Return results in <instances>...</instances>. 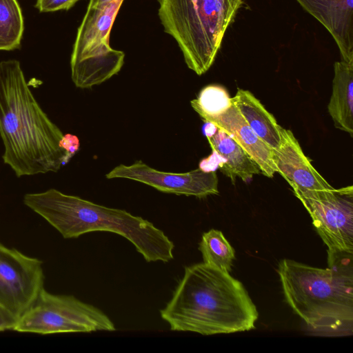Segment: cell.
<instances>
[{"label": "cell", "instance_id": "obj_9", "mask_svg": "<svg viewBox=\"0 0 353 353\" xmlns=\"http://www.w3.org/2000/svg\"><path fill=\"white\" fill-rule=\"evenodd\" d=\"M42 262L0 242V307L18 320L43 288Z\"/></svg>", "mask_w": 353, "mask_h": 353}, {"label": "cell", "instance_id": "obj_14", "mask_svg": "<svg viewBox=\"0 0 353 353\" xmlns=\"http://www.w3.org/2000/svg\"><path fill=\"white\" fill-rule=\"evenodd\" d=\"M212 152L221 159V170L234 182L236 177L244 182L261 173L256 163L225 132L216 127L206 136Z\"/></svg>", "mask_w": 353, "mask_h": 353}, {"label": "cell", "instance_id": "obj_19", "mask_svg": "<svg viewBox=\"0 0 353 353\" xmlns=\"http://www.w3.org/2000/svg\"><path fill=\"white\" fill-rule=\"evenodd\" d=\"M190 104L204 121L222 114L232 103L228 91L223 86L209 85L201 90L197 98L192 100Z\"/></svg>", "mask_w": 353, "mask_h": 353}, {"label": "cell", "instance_id": "obj_4", "mask_svg": "<svg viewBox=\"0 0 353 353\" xmlns=\"http://www.w3.org/2000/svg\"><path fill=\"white\" fill-rule=\"evenodd\" d=\"M327 269L282 260L278 274L285 299L315 330L339 331L353 321L352 254L327 252Z\"/></svg>", "mask_w": 353, "mask_h": 353}, {"label": "cell", "instance_id": "obj_16", "mask_svg": "<svg viewBox=\"0 0 353 353\" xmlns=\"http://www.w3.org/2000/svg\"><path fill=\"white\" fill-rule=\"evenodd\" d=\"M232 103L255 134L272 150L281 141V126L250 91L238 89Z\"/></svg>", "mask_w": 353, "mask_h": 353}, {"label": "cell", "instance_id": "obj_20", "mask_svg": "<svg viewBox=\"0 0 353 353\" xmlns=\"http://www.w3.org/2000/svg\"><path fill=\"white\" fill-rule=\"evenodd\" d=\"M79 0H37L35 7L41 12L70 9Z\"/></svg>", "mask_w": 353, "mask_h": 353}, {"label": "cell", "instance_id": "obj_17", "mask_svg": "<svg viewBox=\"0 0 353 353\" xmlns=\"http://www.w3.org/2000/svg\"><path fill=\"white\" fill-rule=\"evenodd\" d=\"M199 250L204 263L225 272L231 271L234 250L221 231L211 229L204 232Z\"/></svg>", "mask_w": 353, "mask_h": 353}, {"label": "cell", "instance_id": "obj_10", "mask_svg": "<svg viewBox=\"0 0 353 353\" xmlns=\"http://www.w3.org/2000/svg\"><path fill=\"white\" fill-rule=\"evenodd\" d=\"M105 176L108 179L119 178L139 181L159 191L177 195L203 198L219 194L216 174L199 168L183 173L166 172L137 161L130 165L121 164Z\"/></svg>", "mask_w": 353, "mask_h": 353}, {"label": "cell", "instance_id": "obj_6", "mask_svg": "<svg viewBox=\"0 0 353 353\" xmlns=\"http://www.w3.org/2000/svg\"><path fill=\"white\" fill-rule=\"evenodd\" d=\"M124 0L88 8L80 24L70 59L76 87L89 88L117 74L124 63L123 52L110 46V34Z\"/></svg>", "mask_w": 353, "mask_h": 353}, {"label": "cell", "instance_id": "obj_12", "mask_svg": "<svg viewBox=\"0 0 353 353\" xmlns=\"http://www.w3.org/2000/svg\"><path fill=\"white\" fill-rule=\"evenodd\" d=\"M330 32L343 61L353 63V0H296Z\"/></svg>", "mask_w": 353, "mask_h": 353}, {"label": "cell", "instance_id": "obj_5", "mask_svg": "<svg viewBox=\"0 0 353 353\" xmlns=\"http://www.w3.org/2000/svg\"><path fill=\"white\" fill-rule=\"evenodd\" d=\"M157 1L163 30L176 41L187 66L198 75L206 72L243 0Z\"/></svg>", "mask_w": 353, "mask_h": 353}, {"label": "cell", "instance_id": "obj_3", "mask_svg": "<svg viewBox=\"0 0 353 353\" xmlns=\"http://www.w3.org/2000/svg\"><path fill=\"white\" fill-rule=\"evenodd\" d=\"M24 204L46 219L65 239L95 231L116 233L133 244L148 262L174 258V243L149 221L56 189L23 196Z\"/></svg>", "mask_w": 353, "mask_h": 353}, {"label": "cell", "instance_id": "obj_8", "mask_svg": "<svg viewBox=\"0 0 353 353\" xmlns=\"http://www.w3.org/2000/svg\"><path fill=\"white\" fill-rule=\"evenodd\" d=\"M327 252L353 253L352 185L321 191L301 198Z\"/></svg>", "mask_w": 353, "mask_h": 353}, {"label": "cell", "instance_id": "obj_23", "mask_svg": "<svg viewBox=\"0 0 353 353\" xmlns=\"http://www.w3.org/2000/svg\"><path fill=\"white\" fill-rule=\"evenodd\" d=\"M17 321L14 316L0 307V332L13 330Z\"/></svg>", "mask_w": 353, "mask_h": 353}, {"label": "cell", "instance_id": "obj_15", "mask_svg": "<svg viewBox=\"0 0 353 353\" xmlns=\"http://www.w3.org/2000/svg\"><path fill=\"white\" fill-rule=\"evenodd\" d=\"M327 110L335 128L353 136V63L334 64L332 92Z\"/></svg>", "mask_w": 353, "mask_h": 353}, {"label": "cell", "instance_id": "obj_13", "mask_svg": "<svg viewBox=\"0 0 353 353\" xmlns=\"http://www.w3.org/2000/svg\"><path fill=\"white\" fill-rule=\"evenodd\" d=\"M203 121L229 134L256 163L263 175L273 177L276 171L272 159V149L251 129L233 103L222 114Z\"/></svg>", "mask_w": 353, "mask_h": 353}, {"label": "cell", "instance_id": "obj_18", "mask_svg": "<svg viewBox=\"0 0 353 353\" xmlns=\"http://www.w3.org/2000/svg\"><path fill=\"white\" fill-rule=\"evenodd\" d=\"M23 30V17L17 0H0V50L19 48Z\"/></svg>", "mask_w": 353, "mask_h": 353}, {"label": "cell", "instance_id": "obj_21", "mask_svg": "<svg viewBox=\"0 0 353 353\" xmlns=\"http://www.w3.org/2000/svg\"><path fill=\"white\" fill-rule=\"evenodd\" d=\"M59 146L65 152V164L77 153L79 149V140L77 136L72 134H63L59 141Z\"/></svg>", "mask_w": 353, "mask_h": 353}, {"label": "cell", "instance_id": "obj_11", "mask_svg": "<svg viewBox=\"0 0 353 353\" xmlns=\"http://www.w3.org/2000/svg\"><path fill=\"white\" fill-rule=\"evenodd\" d=\"M281 141L272 150V159L276 172L292 187L298 198H306L332 188L312 166L298 140L290 130L281 128Z\"/></svg>", "mask_w": 353, "mask_h": 353}, {"label": "cell", "instance_id": "obj_24", "mask_svg": "<svg viewBox=\"0 0 353 353\" xmlns=\"http://www.w3.org/2000/svg\"><path fill=\"white\" fill-rule=\"evenodd\" d=\"M114 0H90L88 8L94 7L99 5L108 3Z\"/></svg>", "mask_w": 353, "mask_h": 353}, {"label": "cell", "instance_id": "obj_1", "mask_svg": "<svg viewBox=\"0 0 353 353\" xmlns=\"http://www.w3.org/2000/svg\"><path fill=\"white\" fill-rule=\"evenodd\" d=\"M63 134L32 93L19 61H0V136L3 162L18 177L57 172L65 164Z\"/></svg>", "mask_w": 353, "mask_h": 353}, {"label": "cell", "instance_id": "obj_22", "mask_svg": "<svg viewBox=\"0 0 353 353\" xmlns=\"http://www.w3.org/2000/svg\"><path fill=\"white\" fill-rule=\"evenodd\" d=\"M221 163L219 156L212 152V154L206 159H203L199 163V169L204 172H213Z\"/></svg>", "mask_w": 353, "mask_h": 353}, {"label": "cell", "instance_id": "obj_7", "mask_svg": "<svg viewBox=\"0 0 353 353\" xmlns=\"http://www.w3.org/2000/svg\"><path fill=\"white\" fill-rule=\"evenodd\" d=\"M14 330L52 334L114 331V323L101 310L74 296L57 295L44 288L28 310L17 320Z\"/></svg>", "mask_w": 353, "mask_h": 353}, {"label": "cell", "instance_id": "obj_2", "mask_svg": "<svg viewBox=\"0 0 353 353\" xmlns=\"http://www.w3.org/2000/svg\"><path fill=\"white\" fill-rule=\"evenodd\" d=\"M160 315L172 331L212 335L254 329L259 313L239 280L199 263L185 268Z\"/></svg>", "mask_w": 353, "mask_h": 353}]
</instances>
